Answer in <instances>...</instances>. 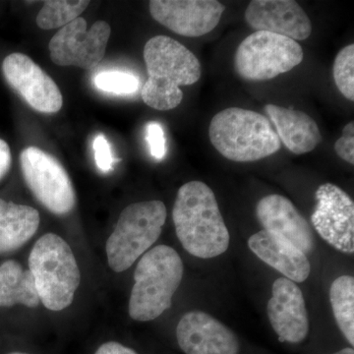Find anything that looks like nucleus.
<instances>
[{"label":"nucleus","mask_w":354,"mask_h":354,"mask_svg":"<svg viewBox=\"0 0 354 354\" xmlns=\"http://www.w3.org/2000/svg\"><path fill=\"white\" fill-rule=\"evenodd\" d=\"M20 165L26 184L44 208L59 216L73 209L75 190L57 158L37 147H29L21 153Z\"/></svg>","instance_id":"obj_8"},{"label":"nucleus","mask_w":354,"mask_h":354,"mask_svg":"<svg viewBox=\"0 0 354 354\" xmlns=\"http://www.w3.org/2000/svg\"><path fill=\"white\" fill-rule=\"evenodd\" d=\"M111 34V26L106 21H97L88 30L86 20L77 18L50 39V59L58 66L95 68L106 55Z\"/></svg>","instance_id":"obj_9"},{"label":"nucleus","mask_w":354,"mask_h":354,"mask_svg":"<svg viewBox=\"0 0 354 354\" xmlns=\"http://www.w3.org/2000/svg\"><path fill=\"white\" fill-rule=\"evenodd\" d=\"M183 272V260L171 247L158 245L147 251L134 272L128 308L133 320H155L171 308Z\"/></svg>","instance_id":"obj_3"},{"label":"nucleus","mask_w":354,"mask_h":354,"mask_svg":"<svg viewBox=\"0 0 354 354\" xmlns=\"http://www.w3.org/2000/svg\"><path fill=\"white\" fill-rule=\"evenodd\" d=\"M301 46L281 35L257 31L239 44L234 55L237 75L247 81H267L301 64Z\"/></svg>","instance_id":"obj_7"},{"label":"nucleus","mask_w":354,"mask_h":354,"mask_svg":"<svg viewBox=\"0 0 354 354\" xmlns=\"http://www.w3.org/2000/svg\"><path fill=\"white\" fill-rule=\"evenodd\" d=\"M148 80L141 95L147 106L167 111L177 108L183 100L180 86L193 85L201 77L196 55L176 39L156 36L144 48Z\"/></svg>","instance_id":"obj_2"},{"label":"nucleus","mask_w":354,"mask_h":354,"mask_svg":"<svg viewBox=\"0 0 354 354\" xmlns=\"http://www.w3.org/2000/svg\"><path fill=\"white\" fill-rule=\"evenodd\" d=\"M209 141L227 160L250 162L278 152L281 143L265 115L241 108L223 109L209 127Z\"/></svg>","instance_id":"obj_4"},{"label":"nucleus","mask_w":354,"mask_h":354,"mask_svg":"<svg viewBox=\"0 0 354 354\" xmlns=\"http://www.w3.org/2000/svg\"><path fill=\"white\" fill-rule=\"evenodd\" d=\"M332 354H354L353 348H346L342 349V351H337V353Z\"/></svg>","instance_id":"obj_30"},{"label":"nucleus","mask_w":354,"mask_h":354,"mask_svg":"<svg viewBox=\"0 0 354 354\" xmlns=\"http://www.w3.org/2000/svg\"><path fill=\"white\" fill-rule=\"evenodd\" d=\"M153 19L180 36L197 38L213 31L225 7L216 0H152Z\"/></svg>","instance_id":"obj_12"},{"label":"nucleus","mask_w":354,"mask_h":354,"mask_svg":"<svg viewBox=\"0 0 354 354\" xmlns=\"http://www.w3.org/2000/svg\"><path fill=\"white\" fill-rule=\"evenodd\" d=\"M11 152L8 144L0 139V180L6 176L11 167Z\"/></svg>","instance_id":"obj_28"},{"label":"nucleus","mask_w":354,"mask_h":354,"mask_svg":"<svg viewBox=\"0 0 354 354\" xmlns=\"http://www.w3.org/2000/svg\"><path fill=\"white\" fill-rule=\"evenodd\" d=\"M245 20L256 32H272L295 41L311 36V21L292 0H253L247 6Z\"/></svg>","instance_id":"obj_15"},{"label":"nucleus","mask_w":354,"mask_h":354,"mask_svg":"<svg viewBox=\"0 0 354 354\" xmlns=\"http://www.w3.org/2000/svg\"><path fill=\"white\" fill-rule=\"evenodd\" d=\"M330 301L335 322L346 341L354 344V279L342 276L335 279L330 288Z\"/></svg>","instance_id":"obj_21"},{"label":"nucleus","mask_w":354,"mask_h":354,"mask_svg":"<svg viewBox=\"0 0 354 354\" xmlns=\"http://www.w3.org/2000/svg\"><path fill=\"white\" fill-rule=\"evenodd\" d=\"M93 148H94L95 165L97 169L104 174L111 171L113 169L114 158L111 146L104 135L99 134L95 137Z\"/></svg>","instance_id":"obj_26"},{"label":"nucleus","mask_w":354,"mask_h":354,"mask_svg":"<svg viewBox=\"0 0 354 354\" xmlns=\"http://www.w3.org/2000/svg\"><path fill=\"white\" fill-rule=\"evenodd\" d=\"M248 246L259 259L293 283L308 279L311 266L301 250L276 235L261 230L248 239Z\"/></svg>","instance_id":"obj_17"},{"label":"nucleus","mask_w":354,"mask_h":354,"mask_svg":"<svg viewBox=\"0 0 354 354\" xmlns=\"http://www.w3.org/2000/svg\"><path fill=\"white\" fill-rule=\"evenodd\" d=\"M9 354H28V353H12Z\"/></svg>","instance_id":"obj_31"},{"label":"nucleus","mask_w":354,"mask_h":354,"mask_svg":"<svg viewBox=\"0 0 354 354\" xmlns=\"http://www.w3.org/2000/svg\"><path fill=\"white\" fill-rule=\"evenodd\" d=\"M29 270L46 308L62 311L72 304L80 285V270L68 243L59 235L46 234L36 242Z\"/></svg>","instance_id":"obj_5"},{"label":"nucleus","mask_w":354,"mask_h":354,"mask_svg":"<svg viewBox=\"0 0 354 354\" xmlns=\"http://www.w3.org/2000/svg\"><path fill=\"white\" fill-rule=\"evenodd\" d=\"M256 216L265 232L290 242L305 255L313 251L315 239L311 227L288 198L279 194L262 198Z\"/></svg>","instance_id":"obj_16"},{"label":"nucleus","mask_w":354,"mask_h":354,"mask_svg":"<svg viewBox=\"0 0 354 354\" xmlns=\"http://www.w3.org/2000/svg\"><path fill=\"white\" fill-rule=\"evenodd\" d=\"M333 75L335 86L348 101H354V44H348L335 57Z\"/></svg>","instance_id":"obj_23"},{"label":"nucleus","mask_w":354,"mask_h":354,"mask_svg":"<svg viewBox=\"0 0 354 354\" xmlns=\"http://www.w3.org/2000/svg\"><path fill=\"white\" fill-rule=\"evenodd\" d=\"M165 220L167 208L158 200L133 203L123 209L106 242L111 270L122 272L129 269L158 241Z\"/></svg>","instance_id":"obj_6"},{"label":"nucleus","mask_w":354,"mask_h":354,"mask_svg":"<svg viewBox=\"0 0 354 354\" xmlns=\"http://www.w3.org/2000/svg\"><path fill=\"white\" fill-rule=\"evenodd\" d=\"M39 221L36 209L0 199V254L24 245L36 234Z\"/></svg>","instance_id":"obj_19"},{"label":"nucleus","mask_w":354,"mask_h":354,"mask_svg":"<svg viewBox=\"0 0 354 354\" xmlns=\"http://www.w3.org/2000/svg\"><path fill=\"white\" fill-rule=\"evenodd\" d=\"M4 78L32 109L39 113H55L64 104L55 81L39 65L20 53H14L2 62Z\"/></svg>","instance_id":"obj_11"},{"label":"nucleus","mask_w":354,"mask_h":354,"mask_svg":"<svg viewBox=\"0 0 354 354\" xmlns=\"http://www.w3.org/2000/svg\"><path fill=\"white\" fill-rule=\"evenodd\" d=\"M265 113L276 127L281 143L295 155L312 152L322 141L316 121L304 111L267 104Z\"/></svg>","instance_id":"obj_18"},{"label":"nucleus","mask_w":354,"mask_h":354,"mask_svg":"<svg viewBox=\"0 0 354 354\" xmlns=\"http://www.w3.org/2000/svg\"><path fill=\"white\" fill-rule=\"evenodd\" d=\"M335 151L342 160L354 165V123H348L342 130V136L335 144Z\"/></svg>","instance_id":"obj_27"},{"label":"nucleus","mask_w":354,"mask_h":354,"mask_svg":"<svg viewBox=\"0 0 354 354\" xmlns=\"http://www.w3.org/2000/svg\"><path fill=\"white\" fill-rule=\"evenodd\" d=\"M316 208L312 225L330 246L342 253L354 252V203L332 183H325L316 191Z\"/></svg>","instance_id":"obj_10"},{"label":"nucleus","mask_w":354,"mask_h":354,"mask_svg":"<svg viewBox=\"0 0 354 354\" xmlns=\"http://www.w3.org/2000/svg\"><path fill=\"white\" fill-rule=\"evenodd\" d=\"M88 4V0H48L37 16V24L44 30L64 27L79 18Z\"/></svg>","instance_id":"obj_22"},{"label":"nucleus","mask_w":354,"mask_h":354,"mask_svg":"<svg viewBox=\"0 0 354 354\" xmlns=\"http://www.w3.org/2000/svg\"><path fill=\"white\" fill-rule=\"evenodd\" d=\"M179 346L186 354H239V339L232 330L203 311L183 315L176 328Z\"/></svg>","instance_id":"obj_13"},{"label":"nucleus","mask_w":354,"mask_h":354,"mask_svg":"<svg viewBox=\"0 0 354 354\" xmlns=\"http://www.w3.org/2000/svg\"><path fill=\"white\" fill-rule=\"evenodd\" d=\"M146 141L150 149L151 155L156 160H162L167 153L165 131L160 123L151 121L146 125Z\"/></svg>","instance_id":"obj_25"},{"label":"nucleus","mask_w":354,"mask_h":354,"mask_svg":"<svg viewBox=\"0 0 354 354\" xmlns=\"http://www.w3.org/2000/svg\"><path fill=\"white\" fill-rule=\"evenodd\" d=\"M95 354H138L133 349L123 346L120 342H109L102 344Z\"/></svg>","instance_id":"obj_29"},{"label":"nucleus","mask_w":354,"mask_h":354,"mask_svg":"<svg viewBox=\"0 0 354 354\" xmlns=\"http://www.w3.org/2000/svg\"><path fill=\"white\" fill-rule=\"evenodd\" d=\"M272 293L268 302V317L279 342H304L310 325L301 290L290 279L279 278L274 281Z\"/></svg>","instance_id":"obj_14"},{"label":"nucleus","mask_w":354,"mask_h":354,"mask_svg":"<svg viewBox=\"0 0 354 354\" xmlns=\"http://www.w3.org/2000/svg\"><path fill=\"white\" fill-rule=\"evenodd\" d=\"M95 88L115 95L134 94L140 87L139 78L131 73L122 71H106L95 75Z\"/></svg>","instance_id":"obj_24"},{"label":"nucleus","mask_w":354,"mask_h":354,"mask_svg":"<svg viewBox=\"0 0 354 354\" xmlns=\"http://www.w3.org/2000/svg\"><path fill=\"white\" fill-rule=\"evenodd\" d=\"M41 302L34 277L19 263L8 260L0 265V306L22 304L35 308Z\"/></svg>","instance_id":"obj_20"},{"label":"nucleus","mask_w":354,"mask_h":354,"mask_svg":"<svg viewBox=\"0 0 354 354\" xmlns=\"http://www.w3.org/2000/svg\"><path fill=\"white\" fill-rule=\"evenodd\" d=\"M172 220L177 239L194 257L211 259L227 250L230 232L215 193L207 184L191 181L179 188Z\"/></svg>","instance_id":"obj_1"}]
</instances>
